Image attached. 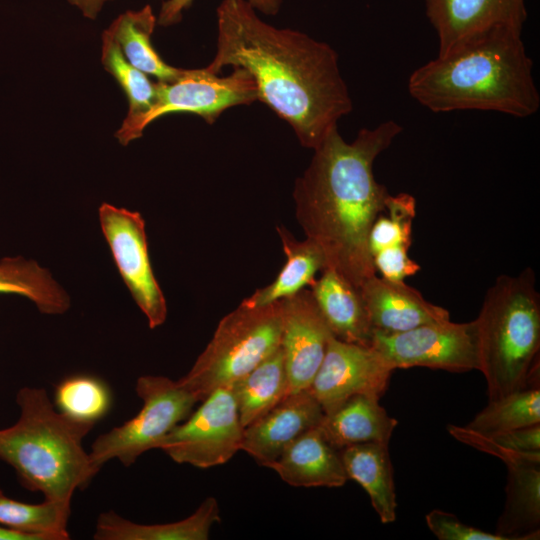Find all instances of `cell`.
<instances>
[{
  "label": "cell",
  "instance_id": "36",
  "mask_svg": "<svg viewBox=\"0 0 540 540\" xmlns=\"http://www.w3.org/2000/svg\"><path fill=\"white\" fill-rule=\"evenodd\" d=\"M0 540H38L35 536L0 525Z\"/></svg>",
  "mask_w": 540,
  "mask_h": 540
},
{
  "label": "cell",
  "instance_id": "12",
  "mask_svg": "<svg viewBox=\"0 0 540 540\" xmlns=\"http://www.w3.org/2000/svg\"><path fill=\"white\" fill-rule=\"evenodd\" d=\"M394 369L371 345L331 337L309 391L328 414L354 395L380 399Z\"/></svg>",
  "mask_w": 540,
  "mask_h": 540
},
{
  "label": "cell",
  "instance_id": "31",
  "mask_svg": "<svg viewBox=\"0 0 540 540\" xmlns=\"http://www.w3.org/2000/svg\"><path fill=\"white\" fill-rule=\"evenodd\" d=\"M448 432L458 441L507 462L540 456V424L490 435L449 424Z\"/></svg>",
  "mask_w": 540,
  "mask_h": 540
},
{
  "label": "cell",
  "instance_id": "8",
  "mask_svg": "<svg viewBox=\"0 0 540 540\" xmlns=\"http://www.w3.org/2000/svg\"><path fill=\"white\" fill-rule=\"evenodd\" d=\"M219 77L206 67L179 69L178 74L154 83V100L150 109L125 131H117L122 145L142 136L143 130L155 119L173 112L194 113L212 124L226 109L257 100V89L250 74L239 67Z\"/></svg>",
  "mask_w": 540,
  "mask_h": 540
},
{
  "label": "cell",
  "instance_id": "9",
  "mask_svg": "<svg viewBox=\"0 0 540 540\" xmlns=\"http://www.w3.org/2000/svg\"><path fill=\"white\" fill-rule=\"evenodd\" d=\"M243 435L231 384L207 395L159 442L157 449L176 463L210 468L225 464L241 450Z\"/></svg>",
  "mask_w": 540,
  "mask_h": 540
},
{
  "label": "cell",
  "instance_id": "34",
  "mask_svg": "<svg viewBox=\"0 0 540 540\" xmlns=\"http://www.w3.org/2000/svg\"><path fill=\"white\" fill-rule=\"evenodd\" d=\"M193 0H166L163 2L157 22L161 26H170L179 22L182 13L187 9ZM248 2L258 11L267 15L276 14L281 6L282 0H248Z\"/></svg>",
  "mask_w": 540,
  "mask_h": 540
},
{
  "label": "cell",
  "instance_id": "1",
  "mask_svg": "<svg viewBox=\"0 0 540 540\" xmlns=\"http://www.w3.org/2000/svg\"><path fill=\"white\" fill-rule=\"evenodd\" d=\"M248 0H223L216 10L217 50L206 67L246 70L257 100L294 130L302 146L314 150L353 109L340 73L338 55L327 43L263 21Z\"/></svg>",
  "mask_w": 540,
  "mask_h": 540
},
{
  "label": "cell",
  "instance_id": "6",
  "mask_svg": "<svg viewBox=\"0 0 540 540\" xmlns=\"http://www.w3.org/2000/svg\"><path fill=\"white\" fill-rule=\"evenodd\" d=\"M282 300L262 306L243 302L225 315L181 383L201 402L213 390L245 376L280 346Z\"/></svg>",
  "mask_w": 540,
  "mask_h": 540
},
{
  "label": "cell",
  "instance_id": "7",
  "mask_svg": "<svg viewBox=\"0 0 540 540\" xmlns=\"http://www.w3.org/2000/svg\"><path fill=\"white\" fill-rule=\"evenodd\" d=\"M136 393L142 400L140 411L120 426L99 435L89 457L98 472L112 459L130 466L146 451L157 449L159 442L184 421L198 398L180 380L144 375L137 379Z\"/></svg>",
  "mask_w": 540,
  "mask_h": 540
},
{
  "label": "cell",
  "instance_id": "5",
  "mask_svg": "<svg viewBox=\"0 0 540 540\" xmlns=\"http://www.w3.org/2000/svg\"><path fill=\"white\" fill-rule=\"evenodd\" d=\"M475 323L489 401L539 386L540 294L532 268L497 277Z\"/></svg>",
  "mask_w": 540,
  "mask_h": 540
},
{
  "label": "cell",
  "instance_id": "37",
  "mask_svg": "<svg viewBox=\"0 0 540 540\" xmlns=\"http://www.w3.org/2000/svg\"><path fill=\"white\" fill-rule=\"evenodd\" d=\"M2 494H3V493H2V491L0 490V495H2Z\"/></svg>",
  "mask_w": 540,
  "mask_h": 540
},
{
  "label": "cell",
  "instance_id": "20",
  "mask_svg": "<svg viewBox=\"0 0 540 540\" xmlns=\"http://www.w3.org/2000/svg\"><path fill=\"white\" fill-rule=\"evenodd\" d=\"M506 500L495 533L504 540H536L540 536V457L505 463Z\"/></svg>",
  "mask_w": 540,
  "mask_h": 540
},
{
  "label": "cell",
  "instance_id": "35",
  "mask_svg": "<svg viewBox=\"0 0 540 540\" xmlns=\"http://www.w3.org/2000/svg\"><path fill=\"white\" fill-rule=\"evenodd\" d=\"M69 4L77 7L83 16L88 19H96L104 4L111 0H67Z\"/></svg>",
  "mask_w": 540,
  "mask_h": 540
},
{
  "label": "cell",
  "instance_id": "32",
  "mask_svg": "<svg viewBox=\"0 0 540 540\" xmlns=\"http://www.w3.org/2000/svg\"><path fill=\"white\" fill-rule=\"evenodd\" d=\"M110 403L107 386L91 376L69 377L56 387L58 410L75 420L95 423L108 412Z\"/></svg>",
  "mask_w": 540,
  "mask_h": 540
},
{
  "label": "cell",
  "instance_id": "19",
  "mask_svg": "<svg viewBox=\"0 0 540 540\" xmlns=\"http://www.w3.org/2000/svg\"><path fill=\"white\" fill-rule=\"evenodd\" d=\"M310 286L312 296L334 337L371 345L373 329L360 292L338 272L324 268Z\"/></svg>",
  "mask_w": 540,
  "mask_h": 540
},
{
  "label": "cell",
  "instance_id": "28",
  "mask_svg": "<svg viewBox=\"0 0 540 540\" xmlns=\"http://www.w3.org/2000/svg\"><path fill=\"white\" fill-rule=\"evenodd\" d=\"M540 424L539 386L507 394L488 402L464 427L472 432L490 435Z\"/></svg>",
  "mask_w": 540,
  "mask_h": 540
},
{
  "label": "cell",
  "instance_id": "16",
  "mask_svg": "<svg viewBox=\"0 0 540 540\" xmlns=\"http://www.w3.org/2000/svg\"><path fill=\"white\" fill-rule=\"evenodd\" d=\"M374 333L404 332L418 326L450 320L447 309L427 301L404 280L374 275L360 287Z\"/></svg>",
  "mask_w": 540,
  "mask_h": 540
},
{
  "label": "cell",
  "instance_id": "15",
  "mask_svg": "<svg viewBox=\"0 0 540 540\" xmlns=\"http://www.w3.org/2000/svg\"><path fill=\"white\" fill-rule=\"evenodd\" d=\"M323 417L324 411L309 389L289 393L244 428L241 450L268 467L298 437L318 426Z\"/></svg>",
  "mask_w": 540,
  "mask_h": 540
},
{
  "label": "cell",
  "instance_id": "13",
  "mask_svg": "<svg viewBox=\"0 0 540 540\" xmlns=\"http://www.w3.org/2000/svg\"><path fill=\"white\" fill-rule=\"evenodd\" d=\"M280 347L288 377V394L309 389L333 334L310 289L282 300Z\"/></svg>",
  "mask_w": 540,
  "mask_h": 540
},
{
  "label": "cell",
  "instance_id": "17",
  "mask_svg": "<svg viewBox=\"0 0 540 540\" xmlns=\"http://www.w3.org/2000/svg\"><path fill=\"white\" fill-rule=\"evenodd\" d=\"M415 215V198L400 193L388 197L386 210L373 222L368 247L375 272L381 277L400 281L420 270L408 254Z\"/></svg>",
  "mask_w": 540,
  "mask_h": 540
},
{
  "label": "cell",
  "instance_id": "22",
  "mask_svg": "<svg viewBox=\"0 0 540 540\" xmlns=\"http://www.w3.org/2000/svg\"><path fill=\"white\" fill-rule=\"evenodd\" d=\"M220 521L219 505L214 497L206 498L185 519L162 524H138L116 512L98 516L93 538L96 540H207L212 526Z\"/></svg>",
  "mask_w": 540,
  "mask_h": 540
},
{
  "label": "cell",
  "instance_id": "25",
  "mask_svg": "<svg viewBox=\"0 0 540 540\" xmlns=\"http://www.w3.org/2000/svg\"><path fill=\"white\" fill-rule=\"evenodd\" d=\"M232 387L240 420L245 428L288 394V377L281 347L232 383Z\"/></svg>",
  "mask_w": 540,
  "mask_h": 540
},
{
  "label": "cell",
  "instance_id": "11",
  "mask_svg": "<svg viewBox=\"0 0 540 540\" xmlns=\"http://www.w3.org/2000/svg\"><path fill=\"white\" fill-rule=\"evenodd\" d=\"M99 220L119 273L149 327L162 325L167 305L151 266L144 219L139 212L103 203Z\"/></svg>",
  "mask_w": 540,
  "mask_h": 540
},
{
  "label": "cell",
  "instance_id": "30",
  "mask_svg": "<svg viewBox=\"0 0 540 540\" xmlns=\"http://www.w3.org/2000/svg\"><path fill=\"white\" fill-rule=\"evenodd\" d=\"M101 62L127 96L129 111L117 130L125 131L150 109L154 100V83L145 73L127 61L118 42L108 29L102 34Z\"/></svg>",
  "mask_w": 540,
  "mask_h": 540
},
{
  "label": "cell",
  "instance_id": "3",
  "mask_svg": "<svg viewBox=\"0 0 540 540\" xmlns=\"http://www.w3.org/2000/svg\"><path fill=\"white\" fill-rule=\"evenodd\" d=\"M409 94L434 113L493 111L536 114L540 94L522 32L498 30L473 38L415 69Z\"/></svg>",
  "mask_w": 540,
  "mask_h": 540
},
{
  "label": "cell",
  "instance_id": "27",
  "mask_svg": "<svg viewBox=\"0 0 540 540\" xmlns=\"http://www.w3.org/2000/svg\"><path fill=\"white\" fill-rule=\"evenodd\" d=\"M17 294L30 299L45 314H62L70 299L51 273L22 256L0 260V294Z\"/></svg>",
  "mask_w": 540,
  "mask_h": 540
},
{
  "label": "cell",
  "instance_id": "4",
  "mask_svg": "<svg viewBox=\"0 0 540 540\" xmlns=\"http://www.w3.org/2000/svg\"><path fill=\"white\" fill-rule=\"evenodd\" d=\"M19 418L0 429V459L12 466L20 483L44 500L70 506L77 489L98 473L83 448L94 423L56 410L42 388L24 387L16 396Z\"/></svg>",
  "mask_w": 540,
  "mask_h": 540
},
{
  "label": "cell",
  "instance_id": "29",
  "mask_svg": "<svg viewBox=\"0 0 540 540\" xmlns=\"http://www.w3.org/2000/svg\"><path fill=\"white\" fill-rule=\"evenodd\" d=\"M70 506L44 500L29 504L0 495V525L30 534L38 540H67Z\"/></svg>",
  "mask_w": 540,
  "mask_h": 540
},
{
  "label": "cell",
  "instance_id": "26",
  "mask_svg": "<svg viewBox=\"0 0 540 540\" xmlns=\"http://www.w3.org/2000/svg\"><path fill=\"white\" fill-rule=\"evenodd\" d=\"M156 23L157 18L152 7L145 5L140 10L122 13L107 29L112 33L131 65L146 75L165 81L174 78L179 68L165 63L154 49L151 36Z\"/></svg>",
  "mask_w": 540,
  "mask_h": 540
},
{
  "label": "cell",
  "instance_id": "33",
  "mask_svg": "<svg viewBox=\"0 0 540 540\" xmlns=\"http://www.w3.org/2000/svg\"><path fill=\"white\" fill-rule=\"evenodd\" d=\"M429 530L439 540H504L495 532H487L470 526L455 515L443 510H431L425 516Z\"/></svg>",
  "mask_w": 540,
  "mask_h": 540
},
{
  "label": "cell",
  "instance_id": "2",
  "mask_svg": "<svg viewBox=\"0 0 540 540\" xmlns=\"http://www.w3.org/2000/svg\"><path fill=\"white\" fill-rule=\"evenodd\" d=\"M402 130L398 122L387 120L361 129L348 143L335 127L313 150L294 184L295 216L306 238L321 249L325 268L357 288L376 275L368 236L390 196L375 179L373 165Z\"/></svg>",
  "mask_w": 540,
  "mask_h": 540
},
{
  "label": "cell",
  "instance_id": "10",
  "mask_svg": "<svg viewBox=\"0 0 540 540\" xmlns=\"http://www.w3.org/2000/svg\"><path fill=\"white\" fill-rule=\"evenodd\" d=\"M371 346L394 370L411 367L450 372L479 370L475 320L433 322L389 335L374 333Z\"/></svg>",
  "mask_w": 540,
  "mask_h": 540
},
{
  "label": "cell",
  "instance_id": "21",
  "mask_svg": "<svg viewBox=\"0 0 540 540\" xmlns=\"http://www.w3.org/2000/svg\"><path fill=\"white\" fill-rule=\"evenodd\" d=\"M398 422L388 415L379 399L354 395L324 417L319 427L336 449L363 443L388 444Z\"/></svg>",
  "mask_w": 540,
  "mask_h": 540
},
{
  "label": "cell",
  "instance_id": "18",
  "mask_svg": "<svg viewBox=\"0 0 540 540\" xmlns=\"http://www.w3.org/2000/svg\"><path fill=\"white\" fill-rule=\"evenodd\" d=\"M268 468L294 487L337 488L349 480L340 450L327 441L319 425L292 442Z\"/></svg>",
  "mask_w": 540,
  "mask_h": 540
},
{
  "label": "cell",
  "instance_id": "14",
  "mask_svg": "<svg viewBox=\"0 0 540 540\" xmlns=\"http://www.w3.org/2000/svg\"><path fill=\"white\" fill-rule=\"evenodd\" d=\"M438 38V56L478 36L498 30L521 31L524 0H425Z\"/></svg>",
  "mask_w": 540,
  "mask_h": 540
},
{
  "label": "cell",
  "instance_id": "23",
  "mask_svg": "<svg viewBox=\"0 0 540 540\" xmlns=\"http://www.w3.org/2000/svg\"><path fill=\"white\" fill-rule=\"evenodd\" d=\"M348 479L357 482L370 497L382 523L396 519L393 467L385 443H363L340 450Z\"/></svg>",
  "mask_w": 540,
  "mask_h": 540
},
{
  "label": "cell",
  "instance_id": "24",
  "mask_svg": "<svg viewBox=\"0 0 540 540\" xmlns=\"http://www.w3.org/2000/svg\"><path fill=\"white\" fill-rule=\"evenodd\" d=\"M286 261L276 278L267 286L257 289L242 302L262 306L291 297L311 286L318 271L325 268V258L312 240H297L283 226L277 227Z\"/></svg>",
  "mask_w": 540,
  "mask_h": 540
}]
</instances>
